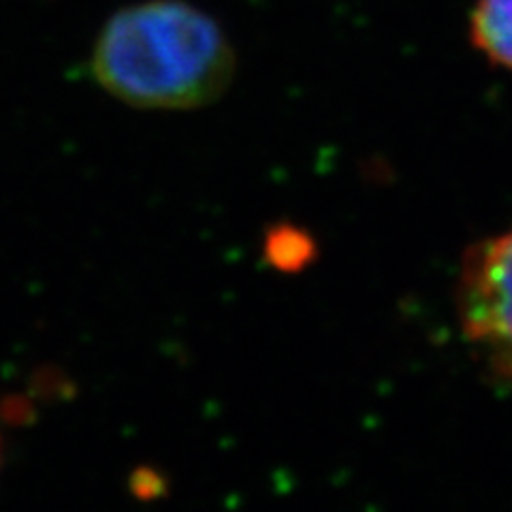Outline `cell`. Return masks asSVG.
<instances>
[{
  "mask_svg": "<svg viewBox=\"0 0 512 512\" xmlns=\"http://www.w3.org/2000/svg\"><path fill=\"white\" fill-rule=\"evenodd\" d=\"M90 64L105 92L150 111L212 105L237 69L220 24L186 0H146L116 11L94 43Z\"/></svg>",
  "mask_w": 512,
  "mask_h": 512,
  "instance_id": "6da1fadb",
  "label": "cell"
},
{
  "mask_svg": "<svg viewBox=\"0 0 512 512\" xmlns=\"http://www.w3.org/2000/svg\"><path fill=\"white\" fill-rule=\"evenodd\" d=\"M457 297L463 335L495 372L512 378V229L466 254Z\"/></svg>",
  "mask_w": 512,
  "mask_h": 512,
  "instance_id": "7a4b0ae2",
  "label": "cell"
},
{
  "mask_svg": "<svg viewBox=\"0 0 512 512\" xmlns=\"http://www.w3.org/2000/svg\"><path fill=\"white\" fill-rule=\"evenodd\" d=\"M470 37L478 52L512 71V0H478L470 20Z\"/></svg>",
  "mask_w": 512,
  "mask_h": 512,
  "instance_id": "3957f363",
  "label": "cell"
},
{
  "mask_svg": "<svg viewBox=\"0 0 512 512\" xmlns=\"http://www.w3.org/2000/svg\"><path fill=\"white\" fill-rule=\"evenodd\" d=\"M0 463H3V434H0Z\"/></svg>",
  "mask_w": 512,
  "mask_h": 512,
  "instance_id": "5b68a950",
  "label": "cell"
},
{
  "mask_svg": "<svg viewBox=\"0 0 512 512\" xmlns=\"http://www.w3.org/2000/svg\"><path fill=\"white\" fill-rule=\"evenodd\" d=\"M267 250L276 265L284 263V267H291V269L301 263H306V256L310 254L306 235H297L293 229L276 231L274 235H271V242H269Z\"/></svg>",
  "mask_w": 512,
  "mask_h": 512,
  "instance_id": "277c9868",
  "label": "cell"
}]
</instances>
